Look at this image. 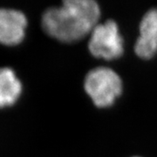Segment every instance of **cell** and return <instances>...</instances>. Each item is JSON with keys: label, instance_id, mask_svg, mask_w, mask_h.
<instances>
[{"label": "cell", "instance_id": "1", "mask_svg": "<svg viewBox=\"0 0 157 157\" xmlns=\"http://www.w3.org/2000/svg\"><path fill=\"white\" fill-rule=\"evenodd\" d=\"M94 0H65L42 16V27L49 36L62 42H73L92 32L100 17Z\"/></svg>", "mask_w": 157, "mask_h": 157}, {"label": "cell", "instance_id": "2", "mask_svg": "<svg viewBox=\"0 0 157 157\" xmlns=\"http://www.w3.org/2000/svg\"><path fill=\"white\" fill-rule=\"evenodd\" d=\"M84 86L96 106L107 107L121 93L122 83L120 76L111 68L100 67L86 74Z\"/></svg>", "mask_w": 157, "mask_h": 157}, {"label": "cell", "instance_id": "3", "mask_svg": "<svg viewBox=\"0 0 157 157\" xmlns=\"http://www.w3.org/2000/svg\"><path fill=\"white\" fill-rule=\"evenodd\" d=\"M88 47L96 57L111 59L121 56L123 52V39L117 23L107 19L103 24H97L91 32Z\"/></svg>", "mask_w": 157, "mask_h": 157}, {"label": "cell", "instance_id": "4", "mask_svg": "<svg viewBox=\"0 0 157 157\" xmlns=\"http://www.w3.org/2000/svg\"><path fill=\"white\" fill-rule=\"evenodd\" d=\"M27 19L21 11L0 9V43L6 45L19 44L25 37Z\"/></svg>", "mask_w": 157, "mask_h": 157}, {"label": "cell", "instance_id": "5", "mask_svg": "<svg viewBox=\"0 0 157 157\" xmlns=\"http://www.w3.org/2000/svg\"><path fill=\"white\" fill-rule=\"evenodd\" d=\"M138 56L148 59L157 51V8L147 11L140 24V36L135 45Z\"/></svg>", "mask_w": 157, "mask_h": 157}, {"label": "cell", "instance_id": "6", "mask_svg": "<svg viewBox=\"0 0 157 157\" xmlns=\"http://www.w3.org/2000/svg\"><path fill=\"white\" fill-rule=\"evenodd\" d=\"M22 86L11 68L0 69V108L13 105L21 94Z\"/></svg>", "mask_w": 157, "mask_h": 157}, {"label": "cell", "instance_id": "7", "mask_svg": "<svg viewBox=\"0 0 157 157\" xmlns=\"http://www.w3.org/2000/svg\"><path fill=\"white\" fill-rule=\"evenodd\" d=\"M135 157H138V156H135Z\"/></svg>", "mask_w": 157, "mask_h": 157}]
</instances>
